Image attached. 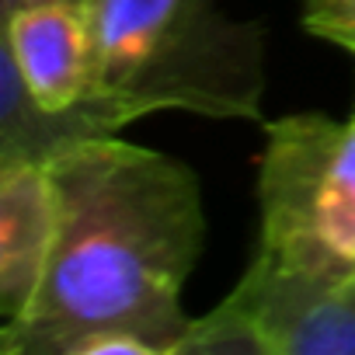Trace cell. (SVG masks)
Returning <instances> with one entry per match:
<instances>
[{"label": "cell", "mask_w": 355, "mask_h": 355, "mask_svg": "<svg viewBox=\"0 0 355 355\" xmlns=\"http://www.w3.org/2000/svg\"><path fill=\"white\" fill-rule=\"evenodd\" d=\"M56 244L35 303L0 331L4 355H63L91 331H132L178 355L182 296L206 241L199 174L171 153L84 136L46 157Z\"/></svg>", "instance_id": "1"}, {"label": "cell", "mask_w": 355, "mask_h": 355, "mask_svg": "<svg viewBox=\"0 0 355 355\" xmlns=\"http://www.w3.org/2000/svg\"><path fill=\"white\" fill-rule=\"evenodd\" d=\"M265 25L220 0H94V77L84 108L105 132L157 112L261 119Z\"/></svg>", "instance_id": "2"}, {"label": "cell", "mask_w": 355, "mask_h": 355, "mask_svg": "<svg viewBox=\"0 0 355 355\" xmlns=\"http://www.w3.org/2000/svg\"><path fill=\"white\" fill-rule=\"evenodd\" d=\"M254 254L355 275V108L345 119L293 112L265 122Z\"/></svg>", "instance_id": "3"}, {"label": "cell", "mask_w": 355, "mask_h": 355, "mask_svg": "<svg viewBox=\"0 0 355 355\" xmlns=\"http://www.w3.org/2000/svg\"><path fill=\"white\" fill-rule=\"evenodd\" d=\"M178 355H355V275L251 254L237 286L189 320Z\"/></svg>", "instance_id": "4"}, {"label": "cell", "mask_w": 355, "mask_h": 355, "mask_svg": "<svg viewBox=\"0 0 355 355\" xmlns=\"http://www.w3.org/2000/svg\"><path fill=\"white\" fill-rule=\"evenodd\" d=\"M4 53L32 101L70 112L94 77V0H28L4 15Z\"/></svg>", "instance_id": "5"}, {"label": "cell", "mask_w": 355, "mask_h": 355, "mask_svg": "<svg viewBox=\"0 0 355 355\" xmlns=\"http://www.w3.org/2000/svg\"><path fill=\"white\" fill-rule=\"evenodd\" d=\"M56 185L46 160H0V313L18 320L39 296L56 244Z\"/></svg>", "instance_id": "6"}, {"label": "cell", "mask_w": 355, "mask_h": 355, "mask_svg": "<svg viewBox=\"0 0 355 355\" xmlns=\"http://www.w3.org/2000/svg\"><path fill=\"white\" fill-rule=\"evenodd\" d=\"M300 21L310 35L355 56V0H303Z\"/></svg>", "instance_id": "7"}, {"label": "cell", "mask_w": 355, "mask_h": 355, "mask_svg": "<svg viewBox=\"0 0 355 355\" xmlns=\"http://www.w3.org/2000/svg\"><path fill=\"white\" fill-rule=\"evenodd\" d=\"M63 355H160V348L132 331H91L70 341Z\"/></svg>", "instance_id": "8"}, {"label": "cell", "mask_w": 355, "mask_h": 355, "mask_svg": "<svg viewBox=\"0 0 355 355\" xmlns=\"http://www.w3.org/2000/svg\"><path fill=\"white\" fill-rule=\"evenodd\" d=\"M21 4H28V0H4V15L15 11V8H21Z\"/></svg>", "instance_id": "9"}]
</instances>
